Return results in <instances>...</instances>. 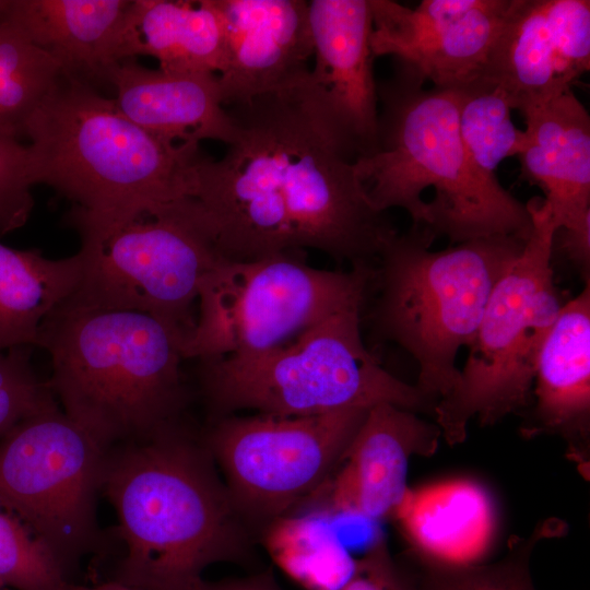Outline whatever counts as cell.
Returning a JSON list of instances; mask_svg holds the SVG:
<instances>
[{"instance_id": "1", "label": "cell", "mask_w": 590, "mask_h": 590, "mask_svg": "<svg viewBox=\"0 0 590 590\" xmlns=\"http://www.w3.org/2000/svg\"><path fill=\"white\" fill-rule=\"evenodd\" d=\"M305 79L225 107L235 129L226 153L197 161L186 206L221 259L310 248L369 266L397 233L311 108Z\"/></svg>"}, {"instance_id": "2", "label": "cell", "mask_w": 590, "mask_h": 590, "mask_svg": "<svg viewBox=\"0 0 590 590\" xmlns=\"http://www.w3.org/2000/svg\"><path fill=\"white\" fill-rule=\"evenodd\" d=\"M214 464L181 424L107 450L101 491L127 548L118 580L138 590H192L212 564L241 558L246 523Z\"/></svg>"}, {"instance_id": "3", "label": "cell", "mask_w": 590, "mask_h": 590, "mask_svg": "<svg viewBox=\"0 0 590 590\" xmlns=\"http://www.w3.org/2000/svg\"><path fill=\"white\" fill-rule=\"evenodd\" d=\"M35 181L72 202L73 229L155 214L190 199L200 145L163 140L114 98L63 74L24 126Z\"/></svg>"}, {"instance_id": "4", "label": "cell", "mask_w": 590, "mask_h": 590, "mask_svg": "<svg viewBox=\"0 0 590 590\" xmlns=\"http://www.w3.org/2000/svg\"><path fill=\"white\" fill-rule=\"evenodd\" d=\"M397 67L377 83L378 144L354 162L378 212L406 211L412 225L461 244L505 235L527 240V205L469 156L458 123L457 91L433 87Z\"/></svg>"}, {"instance_id": "5", "label": "cell", "mask_w": 590, "mask_h": 590, "mask_svg": "<svg viewBox=\"0 0 590 590\" xmlns=\"http://www.w3.org/2000/svg\"><path fill=\"white\" fill-rule=\"evenodd\" d=\"M184 339L143 312L66 300L43 321L37 347L50 355L63 412L108 450L181 424Z\"/></svg>"}, {"instance_id": "6", "label": "cell", "mask_w": 590, "mask_h": 590, "mask_svg": "<svg viewBox=\"0 0 590 590\" xmlns=\"http://www.w3.org/2000/svg\"><path fill=\"white\" fill-rule=\"evenodd\" d=\"M424 225L396 233L379 255L375 320L418 364L416 388L438 402L458 382L456 357L476 333L491 293L526 241L495 235L434 251Z\"/></svg>"}, {"instance_id": "7", "label": "cell", "mask_w": 590, "mask_h": 590, "mask_svg": "<svg viewBox=\"0 0 590 590\" xmlns=\"http://www.w3.org/2000/svg\"><path fill=\"white\" fill-rule=\"evenodd\" d=\"M362 307L337 311L263 353L198 361L214 420L238 410L306 416L381 403L434 416L437 402L387 371L366 349Z\"/></svg>"}, {"instance_id": "8", "label": "cell", "mask_w": 590, "mask_h": 590, "mask_svg": "<svg viewBox=\"0 0 590 590\" xmlns=\"http://www.w3.org/2000/svg\"><path fill=\"white\" fill-rule=\"evenodd\" d=\"M526 205L531 234L491 293L458 382L434 411L450 446L465 439L472 417L493 425L531 404L539 353L565 304L554 283L551 209L539 197Z\"/></svg>"}, {"instance_id": "9", "label": "cell", "mask_w": 590, "mask_h": 590, "mask_svg": "<svg viewBox=\"0 0 590 590\" xmlns=\"http://www.w3.org/2000/svg\"><path fill=\"white\" fill-rule=\"evenodd\" d=\"M375 269L307 264L303 251L260 259H219L198 287V316L184 359L249 356L285 345L327 317L363 306Z\"/></svg>"}, {"instance_id": "10", "label": "cell", "mask_w": 590, "mask_h": 590, "mask_svg": "<svg viewBox=\"0 0 590 590\" xmlns=\"http://www.w3.org/2000/svg\"><path fill=\"white\" fill-rule=\"evenodd\" d=\"M74 231L83 273L69 302L143 312L188 337L199 283L220 258L180 202L155 214Z\"/></svg>"}, {"instance_id": "11", "label": "cell", "mask_w": 590, "mask_h": 590, "mask_svg": "<svg viewBox=\"0 0 590 590\" xmlns=\"http://www.w3.org/2000/svg\"><path fill=\"white\" fill-rule=\"evenodd\" d=\"M369 409L214 420L202 442L245 523L262 528L310 500L340 464Z\"/></svg>"}, {"instance_id": "12", "label": "cell", "mask_w": 590, "mask_h": 590, "mask_svg": "<svg viewBox=\"0 0 590 590\" xmlns=\"http://www.w3.org/2000/svg\"><path fill=\"white\" fill-rule=\"evenodd\" d=\"M107 449L54 403L0 439V502L64 567L96 542Z\"/></svg>"}, {"instance_id": "13", "label": "cell", "mask_w": 590, "mask_h": 590, "mask_svg": "<svg viewBox=\"0 0 590 590\" xmlns=\"http://www.w3.org/2000/svg\"><path fill=\"white\" fill-rule=\"evenodd\" d=\"M512 0H369L374 57L434 87L458 91L485 75Z\"/></svg>"}, {"instance_id": "14", "label": "cell", "mask_w": 590, "mask_h": 590, "mask_svg": "<svg viewBox=\"0 0 590 590\" xmlns=\"http://www.w3.org/2000/svg\"><path fill=\"white\" fill-rule=\"evenodd\" d=\"M308 13L315 66L304 81L305 93L318 119L355 162L378 144L369 0H312Z\"/></svg>"}, {"instance_id": "15", "label": "cell", "mask_w": 590, "mask_h": 590, "mask_svg": "<svg viewBox=\"0 0 590 590\" xmlns=\"http://www.w3.org/2000/svg\"><path fill=\"white\" fill-rule=\"evenodd\" d=\"M589 68V0H512L484 78L521 110L571 87Z\"/></svg>"}, {"instance_id": "16", "label": "cell", "mask_w": 590, "mask_h": 590, "mask_svg": "<svg viewBox=\"0 0 590 590\" xmlns=\"http://www.w3.org/2000/svg\"><path fill=\"white\" fill-rule=\"evenodd\" d=\"M440 436L436 423L413 411L390 403L370 408L340 464L310 499L317 500L314 509L332 518L392 517L408 491L411 457L433 455Z\"/></svg>"}, {"instance_id": "17", "label": "cell", "mask_w": 590, "mask_h": 590, "mask_svg": "<svg viewBox=\"0 0 590 590\" xmlns=\"http://www.w3.org/2000/svg\"><path fill=\"white\" fill-rule=\"evenodd\" d=\"M226 40V60L216 75L225 107L302 82L314 56L308 2L303 0H215Z\"/></svg>"}, {"instance_id": "18", "label": "cell", "mask_w": 590, "mask_h": 590, "mask_svg": "<svg viewBox=\"0 0 590 590\" xmlns=\"http://www.w3.org/2000/svg\"><path fill=\"white\" fill-rule=\"evenodd\" d=\"M521 177L540 187L556 228L590 222V116L568 87L524 107Z\"/></svg>"}, {"instance_id": "19", "label": "cell", "mask_w": 590, "mask_h": 590, "mask_svg": "<svg viewBox=\"0 0 590 590\" xmlns=\"http://www.w3.org/2000/svg\"><path fill=\"white\" fill-rule=\"evenodd\" d=\"M532 420L526 436L551 434L567 444L569 457L589 470L590 284L566 302L539 353Z\"/></svg>"}, {"instance_id": "20", "label": "cell", "mask_w": 590, "mask_h": 590, "mask_svg": "<svg viewBox=\"0 0 590 590\" xmlns=\"http://www.w3.org/2000/svg\"><path fill=\"white\" fill-rule=\"evenodd\" d=\"M105 82L114 87L121 113L163 140L194 145L216 140L228 145L234 138L216 74L150 69L126 59L108 69Z\"/></svg>"}, {"instance_id": "21", "label": "cell", "mask_w": 590, "mask_h": 590, "mask_svg": "<svg viewBox=\"0 0 590 590\" xmlns=\"http://www.w3.org/2000/svg\"><path fill=\"white\" fill-rule=\"evenodd\" d=\"M131 0H11L5 21L45 50L64 76L93 86L116 61Z\"/></svg>"}, {"instance_id": "22", "label": "cell", "mask_w": 590, "mask_h": 590, "mask_svg": "<svg viewBox=\"0 0 590 590\" xmlns=\"http://www.w3.org/2000/svg\"><path fill=\"white\" fill-rule=\"evenodd\" d=\"M138 56L169 72L219 74L226 60L224 22L215 0H131L116 61Z\"/></svg>"}, {"instance_id": "23", "label": "cell", "mask_w": 590, "mask_h": 590, "mask_svg": "<svg viewBox=\"0 0 590 590\" xmlns=\"http://www.w3.org/2000/svg\"><path fill=\"white\" fill-rule=\"evenodd\" d=\"M392 517L410 548L453 563L480 562L498 522L489 493L467 479L408 488Z\"/></svg>"}, {"instance_id": "24", "label": "cell", "mask_w": 590, "mask_h": 590, "mask_svg": "<svg viewBox=\"0 0 590 590\" xmlns=\"http://www.w3.org/2000/svg\"><path fill=\"white\" fill-rule=\"evenodd\" d=\"M82 273L79 252L50 259L0 243V353L38 346L43 321L75 293Z\"/></svg>"}, {"instance_id": "25", "label": "cell", "mask_w": 590, "mask_h": 590, "mask_svg": "<svg viewBox=\"0 0 590 590\" xmlns=\"http://www.w3.org/2000/svg\"><path fill=\"white\" fill-rule=\"evenodd\" d=\"M261 544L304 590H340L356 568L357 559L341 541L332 517L318 509L273 519L261 528Z\"/></svg>"}, {"instance_id": "26", "label": "cell", "mask_w": 590, "mask_h": 590, "mask_svg": "<svg viewBox=\"0 0 590 590\" xmlns=\"http://www.w3.org/2000/svg\"><path fill=\"white\" fill-rule=\"evenodd\" d=\"M566 524L550 518L539 522L527 536H514L508 552L492 563H453L409 548L401 562L416 590H536L530 559L543 540L559 536Z\"/></svg>"}, {"instance_id": "27", "label": "cell", "mask_w": 590, "mask_h": 590, "mask_svg": "<svg viewBox=\"0 0 590 590\" xmlns=\"http://www.w3.org/2000/svg\"><path fill=\"white\" fill-rule=\"evenodd\" d=\"M62 75L59 63L0 20V134L19 139L27 119Z\"/></svg>"}, {"instance_id": "28", "label": "cell", "mask_w": 590, "mask_h": 590, "mask_svg": "<svg viewBox=\"0 0 590 590\" xmlns=\"http://www.w3.org/2000/svg\"><path fill=\"white\" fill-rule=\"evenodd\" d=\"M457 93L459 132L464 148L482 172L496 176L500 162L518 156L524 144V132L511 121L509 98L486 78Z\"/></svg>"}, {"instance_id": "29", "label": "cell", "mask_w": 590, "mask_h": 590, "mask_svg": "<svg viewBox=\"0 0 590 590\" xmlns=\"http://www.w3.org/2000/svg\"><path fill=\"white\" fill-rule=\"evenodd\" d=\"M0 581L16 590H61L66 583L62 565L1 502Z\"/></svg>"}, {"instance_id": "30", "label": "cell", "mask_w": 590, "mask_h": 590, "mask_svg": "<svg viewBox=\"0 0 590 590\" xmlns=\"http://www.w3.org/2000/svg\"><path fill=\"white\" fill-rule=\"evenodd\" d=\"M32 349L22 346L0 353V437L24 418L56 403L49 382L34 371Z\"/></svg>"}, {"instance_id": "31", "label": "cell", "mask_w": 590, "mask_h": 590, "mask_svg": "<svg viewBox=\"0 0 590 590\" xmlns=\"http://www.w3.org/2000/svg\"><path fill=\"white\" fill-rule=\"evenodd\" d=\"M34 185L28 145L0 134V237L27 222L34 208Z\"/></svg>"}, {"instance_id": "32", "label": "cell", "mask_w": 590, "mask_h": 590, "mask_svg": "<svg viewBox=\"0 0 590 590\" xmlns=\"http://www.w3.org/2000/svg\"><path fill=\"white\" fill-rule=\"evenodd\" d=\"M340 590H416L401 559H394L382 538H377L356 560L351 579Z\"/></svg>"}, {"instance_id": "33", "label": "cell", "mask_w": 590, "mask_h": 590, "mask_svg": "<svg viewBox=\"0 0 590 590\" xmlns=\"http://www.w3.org/2000/svg\"><path fill=\"white\" fill-rule=\"evenodd\" d=\"M552 250H560L589 283L590 223L573 228H557L554 233Z\"/></svg>"}, {"instance_id": "34", "label": "cell", "mask_w": 590, "mask_h": 590, "mask_svg": "<svg viewBox=\"0 0 590 590\" xmlns=\"http://www.w3.org/2000/svg\"><path fill=\"white\" fill-rule=\"evenodd\" d=\"M192 590H280L268 575L217 582L200 581Z\"/></svg>"}, {"instance_id": "35", "label": "cell", "mask_w": 590, "mask_h": 590, "mask_svg": "<svg viewBox=\"0 0 590 590\" xmlns=\"http://www.w3.org/2000/svg\"><path fill=\"white\" fill-rule=\"evenodd\" d=\"M61 590H138V589L117 579L115 581L101 583L94 587H84V586H74V585L64 583Z\"/></svg>"}, {"instance_id": "36", "label": "cell", "mask_w": 590, "mask_h": 590, "mask_svg": "<svg viewBox=\"0 0 590 590\" xmlns=\"http://www.w3.org/2000/svg\"><path fill=\"white\" fill-rule=\"evenodd\" d=\"M11 0H0V20L7 13Z\"/></svg>"}, {"instance_id": "37", "label": "cell", "mask_w": 590, "mask_h": 590, "mask_svg": "<svg viewBox=\"0 0 590 590\" xmlns=\"http://www.w3.org/2000/svg\"><path fill=\"white\" fill-rule=\"evenodd\" d=\"M8 589L1 581H0V590Z\"/></svg>"}, {"instance_id": "38", "label": "cell", "mask_w": 590, "mask_h": 590, "mask_svg": "<svg viewBox=\"0 0 590 590\" xmlns=\"http://www.w3.org/2000/svg\"><path fill=\"white\" fill-rule=\"evenodd\" d=\"M4 590H8V589H4Z\"/></svg>"}]
</instances>
